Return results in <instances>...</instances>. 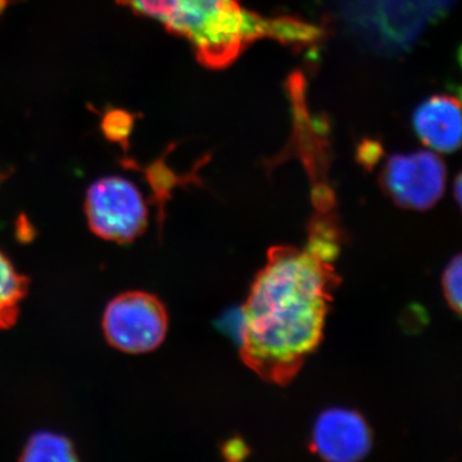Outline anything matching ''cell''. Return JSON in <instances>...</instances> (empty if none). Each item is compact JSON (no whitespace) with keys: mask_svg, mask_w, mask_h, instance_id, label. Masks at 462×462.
<instances>
[{"mask_svg":"<svg viewBox=\"0 0 462 462\" xmlns=\"http://www.w3.org/2000/svg\"><path fill=\"white\" fill-rule=\"evenodd\" d=\"M339 279L331 261L306 249L273 247L240 309L243 361L257 375L287 385L318 348Z\"/></svg>","mask_w":462,"mask_h":462,"instance_id":"cell-1","label":"cell"},{"mask_svg":"<svg viewBox=\"0 0 462 462\" xmlns=\"http://www.w3.org/2000/svg\"><path fill=\"white\" fill-rule=\"evenodd\" d=\"M134 14L152 18L167 32L187 39L197 60L208 69L229 66L249 45L275 39L305 45L320 36L318 27L291 17H263L240 0H117Z\"/></svg>","mask_w":462,"mask_h":462,"instance_id":"cell-2","label":"cell"},{"mask_svg":"<svg viewBox=\"0 0 462 462\" xmlns=\"http://www.w3.org/2000/svg\"><path fill=\"white\" fill-rule=\"evenodd\" d=\"M85 215L97 236L120 245L134 242L148 226V206L141 190L121 176H107L90 185Z\"/></svg>","mask_w":462,"mask_h":462,"instance_id":"cell-3","label":"cell"},{"mask_svg":"<svg viewBox=\"0 0 462 462\" xmlns=\"http://www.w3.org/2000/svg\"><path fill=\"white\" fill-rule=\"evenodd\" d=\"M169 329V315L160 298L147 291H125L115 297L103 315V333L109 345L125 354L154 351Z\"/></svg>","mask_w":462,"mask_h":462,"instance_id":"cell-4","label":"cell"},{"mask_svg":"<svg viewBox=\"0 0 462 462\" xmlns=\"http://www.w3.org/2000/svg\"><path fill=\"white\" fill-rule=\"evenodd\" d=\"M447 171L434 152L418 151L392 156L383 167L380 184L398 206L425 211L445 193Z\"/></svg>","mask_w":462,"mask_h":462,"instance_id":"cell-5","label":"cell"},{"mask_svg":"<svg viewBox=\"0 0 462 462\" xmlns=\"http://www.w3.org/2000/svg\"><path fill=\"white\" fill-rule=\"evenodd\" d=\"M372 446V430L363 416L354 410H327L315 422L311 448L324 460L360 461L369 455Z\"/></svg>","mask_w":462,"mask_h":462,"instance_id":"cell-6","label":"cell"},{"mask_svg":"<svg viewBox=\"0 0 462 462\" xmlns=\"http://www.w3.org/2000/svg\"><path fill=\"white\" fill-rule=\"evenodd\" d=\"M413 130L420 141L439 153H452L461 144L460 100L434 96L422 102L412 117Z\"/></svg>","mask_w":462,"mask_h":462,"instance_id":"cell-7","label":"cell"},{"mask_svg":"<svg viewBox=\"0 0 462 462\" xmlns=\"http://www.w3.org/2000/svg\"><path fill=\"white\" fill-rule=\"evenodd\" d=\"M29 284V279L18 273L0 251V330L9 329L16 324Z\"/></svg>","mask_w":462,"mask_h":462,"instance_id":"cell-8","label":"cell"},{"mask_svg":"<svg viewBox=\"0 0 462 462\" xmlns=\"http://www.w3.org/2000/svg\"><path fill=\"white\" fill-rule=\"evenodd\" d=\"M21 461H78L74 443L60 434L39 431L23 447Z\"/></svg>","mask_w":462,"mask_h":462,"instance_id":"cell-9","label":"cell"},{"mask_svg":"<svg viewBox=\"0 0 462 462\" xmlns=\"http://www.w3.org/2000/svg\"><path fill=\"white\" fill-rule=\"evenodd\" d=\"M135 124V116L124 109H109L103 115L102 132L109 142L121 145L125 151L129 147V139Z\"/></svg>","mask_w":462,"mask_h":462,"instance_id":"cell-10","label":"cell"},{"mask_svg":"<svg viewBox=\"0 0 462 462\" xmlns=\"http://www.w3.org/2000/svg\"><path fill=\"white\" fill-rule=\"evenodd\" d=\"M142 171L145 173V178H147L152 190L156 196V202L162 209L163 203L169 199L170 190L178 181V176L170 171L162 158L158 160L157 162L152 163L151 166L142 169Z\"/></svg>","mask_w":462,"mask_h":462,"instance_id":"cell-11","label":"cell"},{"mask_svg":"<svg viewBox=\"0 0 462 462\" xmlns=\"http://www.w3.org/2000/svg\"><path fill=\"white\" fill-rule=\"evenodd\" d=\"M461 256H456L447 266L442 278L443 293L447 302L457 314L461 312Z\"/></svg>","mask_w":462,"mask_h":462,"instance_id":"cell-12","label":"cell"},{"mask_svg":"<svg viewBox=\"0 0 462 462\" xmlns=\"http://www.w3.org/2000/svg\"><path fill=\"white\" fill-rule=\"evenodd\" d=\"M225 457L229 458V460L238 461L245 458L248 454L247 446L245 445V442L240 439H233L229 440V442L225 445L223 449Z\"/></svg>","mask_w":462,"mask_h":462,"instance_id":"cell-13","label":"cell"},{"mask_svg":"<svg viewBox=\"0 0 462 462\" xmlns=\"http://www.w3.org/2000/svg\"><path fill=\"white\" fill-rule=\"evenodd\" d=\"M455 189H456V199H457V202H461V178L460 176H457V179H456L455 182Z\"/></svg>","mask_w":462,"mask_h":462,"instance_id":"cell-14","label":"cell"},{"mask_svg":"<svg viewBox=\"0 0 462 462\" xmlns=\"http://www.w3.org/2000/svg\"><path fill=\"white\" fill-rule=\"evenodd\" d=\"M8 0H0V14L5 11V8L7 7Z\"/></svg>","mask_w":462,"mask_h":462,"instance_id":"cell-15","label":"cell"}]
</instances>
